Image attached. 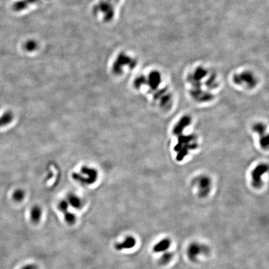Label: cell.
<instances>
[{"instance_id":"cell-14","label":"cell","mask_w":269,"mask_h":269,"mask_svg":"<svg viewBox=\"0 0 269 269\" xmlns=\"http://www.w3.org/2000/svg\"><path fill=\"white\" fill-rule=\"evenodd\" d=\"M24 196H25V194H24V191L21 190H16V191L14 192V193L13 194V199L15 200L16 201H18V202H20V201H21L22 200H23Z\"/></svg>"},{"instance_id":"cell-12","label":"cell","mask_w":269,"mask_h":269,"mask_svg":"<svg viewBox=\"0 0 269 269\" xmlns=\"http://www.w3.org/2000/svg\"><path fill=\"white\" fill-rule=\"evenodd\" d=\"M13 119V114L11 112L8 111L0 116V128L8 125Z\"/></svg>"},{"instance_id":"cell-1","label":"cell","mask_w":269,"mask_h":269,"mask_svg":"<svg viewBox=\"0 0 269 269\" xmlns=\"http://www.w3.org/2000/svg\"><path fill=\"white\" fill-rule=\"evenodd\" d=\"M195 137L194 135L180 136L178 138V143L175 146V151L178 152L177 160L181 161L186 157L189 150L194 149L197 147V143L194 142Z\"/></svg>"},{"instance_id":"cell-2","label":"cell","mask_w":269,"mask_h":269,"mask_svg":"<svg viewBox=\"0 0 269 269\" xmlns=\"http://www.w3.org/2000/svg\"><path fill=\"white\" fill-rule=\"evenodd\" d=\"M234 82L239 85L244 82L249 87H253L256 83L254 76L249 72H244L241 74H235L234 77Z\"/></svg>"},{"instance_id":"cell-5","label":"cell","mask_w":269,"mask_h":269,"mask_svg":"<svg viewBox=\"0 0 269 269\" xmlns=\"http://www.w3.org/2000/svg\"><path fill=\"white\" fill-rule=\"evenodd\" d=\"M191 123V119L188 116H184L180 119L173 128V133L176 135H180L184 129L186 128Z\"/></svg>"},{"instance_id":"cell-4","label":"cell","mask_w":269,"mask_h":269,"mask_svg":"<svg viewBox=\"0 0 269 269\" xmlns=\"http://www.w3.org/2000/svg\"><path fill=\"white\" fill-rule=\"evenodd\" d=\"M268 169V167L265 164H260L257 166L252 173V184L256 188H259L262 184L261 177Z\"/></svg>"},{"instance_id":"cell-18","label":"cell","mask_w":269,"mask_h":269,"mask_svg":"<svg viewBox=\"0 0 269 269\" xmlns=\"http://www.w3.org/2000/svg\"><path fill=\"white\" fill-rule=\"evenodd\" d=\"M21 269H37V268H36L35 266L32 265H26V266H24V267L23 268H21Z\"/></svg>"},{"instance_id":"cell-15","label":"cell","mask_w":269,"mask_h":269,"mask_svg":"<svg viewBox=\"0 0 269 269\" xmlns=\"http://www.w3.org/2000/svg\"><path fill=\"white\" fill-rule=\"evenodd\" d=\"M199 247L197 245H193L192 246H191V247L190 248V252L189 254L190 255L191 257H196V256L198 255L199 252L200 253V250H199Z\"/></svg>"},{"instance_id":"cell-11","label":"cell","mask_w":269,"mask_h":269,"mask_svg":"<svg viewBox=\"0 0 269 269\" xmlns=\"http://www.w3.org/2000/svg\"><path fill=\"white\" fill-rule=\"evenodd\" d=\"M170 245H171V242L169 239H163L160 242H158L153 247V251L157 252V253H158V252H161L165 251L170 247Z\"/></svg>"},{"instance_id":"cell-3","label":"cell","mask_w":269,"mask_h":269,"mask_svg":"<svg viewBox=\"0 0 269 269\" xmlns=\"http://www.w3.org/2000/svg\"><path fill=\"white\" fill-rule=\"evenodd\" d=\"M82 175H74V179L76 180L82 181L85 183H92L95 179L97 177V173L93 169H89L87 168H84L82 169Z\"/></svg>"},{"instance_id":"cell-8","label":"cell","mask_w":269,"mask_h":269,"mask_svg":"<svg viewBox=\"0 0 269 269\" xmlns=\"http://www.w3.org/2000/svg\"><path fill=\"white\" fill-rule=\"evenodd\" d=\"M161 82L160 74L157 72L151 73L149 76V84L152 89H156Z\"/></svg>"},{"instance_id":"cell-10","label":"cell","mask_w":269,"mask_h":269,"mask_svg":"<svg viewBox=\"0 0 269 269\" xmlns=\"http://www.w3.org/2000/svg\"><path fill=\"white\" fill-rule=\"evenodd\" d=\"M42 216V210L39 206L33 207L30 212V218L34 223H38Z\"/></svg>"},{"instance_id":"cell-9","label":"cell","mask_w":269,"mask_h":269,"mask_svg":"<svg viewBox=\"0 0 269 269\" xmlns=\"http://www.w3.org/2000/svg\"><path fill=\"white\" fill-rule=\"evenodd\" d=\"M67 202L69 206L75 209H79L82 206V201L81 199L75 194H70L67 198Z\"/></svg>"},{"instance_id":"cell-17","label":"cell","mask_w":269,"mask_h":269,"mask_svg":"<svg viewBox=\"0 0 269 269\" xmlns=\"http://www.w3.org/2000/svg\"><path fill=\"white\" fill-rule=\"evenodd\" d=\"M171 255L170 254H168V253L166 254L164 256H163V257L162 258L163 262L164 263V262H166L168 261H169L170 259H171Z\"/></svg>"},{"instance_id":"cell-7","label":"cell","mask_w":269,"mask_h":269,"mask_svg":"<svg viewBox=\"0 0 269 269\" xmlns=\"http://www.w3.org/2000/svg\"><path fill=\"white\" fill-rule=\"evenodd\" d=\"M210 181L208 178H201L199 181V188L200 190V194L205 196L206 195L210 190Z\"/></svg>"},{"instance_id":"cell-6","label":"cell","mask_w":269,"mask_h":269,"mask_svg":"<svg viewBox=\"0 0 269 269\" xmlns=\"http://www.w3.org/2000/svg\"><path fill=\"white\" fill-rule=\"evenodd\" d=\"M136 244V240L133 237H127L123 242L116 244L115 247L117 250H122L133 248Z\"/></svg>"},{"instance_id":"cell-16","label":"cell","mask_w":269,"mask_h":269,"mask_svg":"<svg viewBox=\"0 0 269 269\" xmlns=\"http://www.w3.org/2000/svg\"><path fill=\"white\" fill-rule=\"evenodd\" d=\"M253 130L259 134H263L265 130V127L262 123H257L254 126Z\"/></svg>"},{"instance_id":"cell-13","label":"cell","mask_w":269,"mask_h":269,"mask_svg":"<svg viewBox=\"0 0 269 269\" xmlns=\"http://www.w3.org/2000/svg\"><path fill=\"white\" fill-rule=\"evenodd\" d=\"M64 219L65 221H66V223H67L69 224H74V223L76 222V215L71 212L67 211L66 212L64 213Z\"/></svg>"}]
</instances>
